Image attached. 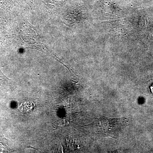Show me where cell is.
<instances>
[{"instance_id":"6da1fadb","label":"cell","mask_w":153,"mask_h":153,"mask_svg":"<svg viewBox=\"0 0 153 153\" xmlns=\"http://www.w3.org/2000/svg\"><path fill=\"white\" fill-rule=\"evenodd\" d=\"M128 121L126 118H110L102 116L96 119L92 124L94 126L95 134L116 138L118 136Z\"/></svg>"},{"instance_id":"7a4b0ae2","label":"cell","mask_w":153,"mask_h":153,"mask_svg":"<svg viewBox=\"0 0 153 153\" xmlns=\"http://www.w3.org/2000/svg\"><path fill=\"white\" fill-rule=\"evenodd\" d=\"M148 39H149V41H150L151 43L153 44V33L150 34L149 36V38H148Z\"/></svg>"}]
</instances>
